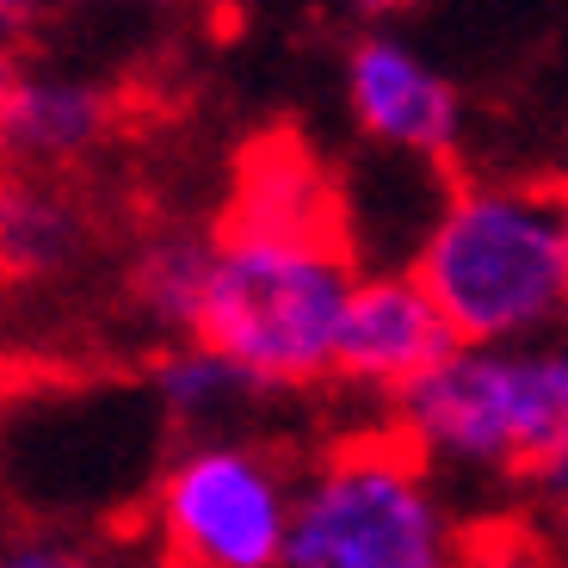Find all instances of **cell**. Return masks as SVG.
I'll return each mask as SVG.
<instances>
[{
	"label": "cell",
	"instance_id": "obj_15",
	"mask_svg": "<svg viewBox=\"0 0 568 568\" xmlns=\"http://www.w3.org/2000/svg\"><path fill=\"white\" fill-rule=\"evenodd\" d=\"M526 488H531V495H538L550 513H562V519H568V420H562V439H556V452L526 476Z\"/></svg>",
	"mask_w": 568,
	"mask_h": 568
},
{
	"label": "cell",
	"instance_id": "obj_13",
	"mask_svg": "<svg viewBox=\"0 0 568 568\" xmlns=\"http://www.w3.org/2000/svg\"><path fill=\"white\" fill-rule=\"evenodd\" d=\"M464 568H562V556H556L538 531L495 526V531H476V538H469Z\"/></svg>",
	"mask_w": 568,
	"mask_h": 568
},
{
	"label": "cell",
	"instance_id": "obj_17",
	"mask_svg": "<svg viewBox=\"0 0 568 568\" xmlns=\"http://www.w3.org/2000/svg\"><path fill=\"white\" fill-rule=\"evenodd\" d=\"M43 7H50V0H0V31L19 38L26 26H38V19H43Z\"/></svg>",
	"mask_w": 568,
	"mask_h": 568
},
{
	"label": "cell",
	"instance_id": "obj_19",
	"mask_svg": "<svg viewBox=\"0 0 568 568\" xmlns=\"http://www.w3.org/2000/svg\"><path fill=\"white\" fill-rule=\"evenodd\" d=\"M556 223H562V247H568V180L556 185Z\"/></svg>",
	"mask_w": 568,
	"mask_h": 568
},
{
	"label": "cell",
	"instance_id": "obj_20",
	"mask_svg": "<svg viewBox=\"0 0 568 568\" xmlns=\"http://www.w3.org/2000/svg\"><path fill=\"white\" fill-rule=\"evenodd\" d=\"M87 7H112V0H87Z\"/></svg>",
	"mask_w": 568,
	"mask_h": 568
},
{
	"label": "cell",
	"instance_id": "obj_6",
	"mask_svg": "<svg viewBox=\"0 0 568 568\" xmlns=\"http://www.w3.org/2000/svg\"><path fill=\"white\" fill-rule=\"evenodd\" d=\"M457 346L464 341L452 334L433 291L414 278V266H384V272H365L353 303H346L334 377L365 389V396L396 402L402 389L420 384L426 371H439Z\"/></svg>",
	"mask_w": 568,
	"mask_h": 568
},
{
	"label": "cell",
	"instance_id": "obj_3",
	"mask_svg": "<svg viewBox=\"0 0 568 568\" xmlns=\"http://www.w3.org/2000/svg\"><path fill=\"white\" fill-rule=\"evenodd\" d=\"M389 433L452 476H531L568 420V334L531 346H457L389 402Z\"/></svg>",
	"mask_w": 568,
	"mask_h": 568
},
{
	"label": "cell",
	"instance_id": "obj_11",
	"mask_svg": "<svg viewBox=\"0 0 568 568\" xmlns=\"http://www.w3.org/2000/svg\"><path fill=\"white\" fill-rule=\"evenodd\" d=\"M272 389L254 371H242L229 353L204 341H168L149 358V402L168 426H180L185 439L199 433H235L242 414H254Z\"/></svg>",
	"mask_w": 568,
	"mask_h": 568
},
{
	"label": "cell",
	"instance_id": "obj_4",
	"mask_svg": "<svg viewBox=\"0 0 568 568\" xmlns=\"http://www.w3.org/2000/svg\"><path fill=\"white\" fill-rule=\"evenodd\" d=\"M469 531L457 526L439 469L396 433L346 439L297 483V519L284 568H464Z\"/></svg>",
	"mask_w": 568,
	"mask_h": 568
},
{
	"label": "cell",
	"instance_id": "obj_5",
	"mask_svg": "<svg viewBox=\"0 0 568 568\" xmlns=\"http://www.w3.org/2000/svg\"><path fill=\"white\" fill-rule=\"evenodd\" d=\"M297 483L242 433H199L155 469L149 519L173 568H284Z\"/></svg>",
	"mask_w": 568,
	"mask_h": 568
},
{
	"label": "cell",
	"instance_id": "obj_1",
	"mask_svg": "<svg viewBox=\"0 0 568 568\" xmlns=\"http://www.w3.org/2000/svg\"><path fill=\"white\" fill-rule=\"evenodd\" d=\"M414 278L464 346L556 341L568 322V247L556 192L519 180H464L433 204L414 242Z\"/></svg>",
	"mask_w": 568,
	"mask_h": 568
},
{
	"label": "cell",
	"instance_id": "obj_16",
	"mask_svg": "<svg viewBox=\"0 0 568 568\" xmlns=\"http://www.w3.org/2000/svg\"><path fill=\"white\" fill-rule=\"evenodd\" d=\"M19 81H26V62H19V38L0 31V130H7V105H13Z\"/></svg>",
	"mask_w": 568,
	"mask_h": 568
},
{
	"label": "cell",
	"instance_id": "obj_7",
	"mask_svg": "<svg viewBox=\"0 0 568 568\" xmlns=\"http://www.w3.org/2000/svg\"><path fill=\"white\" fill-rule=\"evenodd\" d=\"M346 105L353 124L402 161H445L464 136V93L389 31H365L346 50Z\"/></svg>",
	"mask_w": 568,
	"mask_h": 568
},
{
	"label": "cell",
	"instance_id": "obj_8",
	"mask_svg": "<svg viewBox=\"0 0 568 568\" xmlns=\"http://www.w3.org/2000/svg\"><path fill=\"white\" fill-rule=\"evenodd\" d=\"M112 118L118 105L100 81L62 69H26L13 105H7V130H0V168L57 180L112 136Z\"/></svg>",
	"mask_w": 568,
	"mask_h": 568
},
{
	"label": "cell",
	"instance_id": "obj_12",
	"mask_svg": "<svg viewBox=\"0 0 568 568\" xmlns=\"http://www.w3.org/2000/svg\"><path fill=\"white\" fill-rule=\"evenodd\" d=\"M211 260H216V235H155L130 260V310L168 341H192L199 334V310H204V284H211Z\"/></svg>",
	"mask_w": 568,
	"mask_h": 568
},
{
	"label": "cell",
	"instance_id": "obj_2",
	"mask_svg": "<svg viewBox=\"0 0 568 568\" xmlns=\"http://www.w3.org/2000/svg\"><path fill=\"white\" fill-rule=\"evenodd\" d=\"M358 278L341 235H235L216 229V260L192 341L229 353L260 384L315 389L334 377Z\"/></svg>",
	"mask_w": 568,
	"mask_h": 568
},
{
	"label": "cell",
	"instance_id": "obj_14",
	"mask_svg": "<svg viewBox=\"0 0 568 568\" xmlns=\"http://www.w3.org/2000/svg\"><path fill=\"white\" fill-rule=\"evenodd\" d=\"M0 568H105L100 550H87L69 531H19L0 544Z\"/></svg>",
	"mask_w": 568,
	"mask_h": 568
},
{
	"label": "cell",
	"instance_id": "obj_18",
	"mask_svg": "<svg viewBox=\"0 0 568 568\" xmlns=\"http://www.w3.org/2000/svg\"><path fill=\"white\" fill-rule=\"evenodd\" d=\"M358 19H389V13H402V7H414V0H346Z\"/></svg>",
	"mask_w": 568,
	"mask_h": 568
},
{
	"label": "cell",
	"instance_id": "obj_9",
	"mask_svg": "<svg viewBox=\"0 0 568 568\" xmlns=\"http://www.w3.org/2000/svg\"><path fill=\"white\" fill-rule=\"evenodd\" d=\"M216 229L235 235H341V192L297 136H260L235 168V199ZM346 242V235H341Z\"/></svg>",
	"mask_w": 568,
	"mask_h": 568
},
{
	"label": "cell",
	"instance_id": "obj_10",
	"mask_svg": "<svg viewBox=\"0 0 568 568\" xmlns=\"http://www.w3.org/2000/svg\"><path fill=\"white\" fill-rule=\"evenodd\" d=\"M87 254V211L62 180L0 168V284H50Z\"/></svg>",
	"mask_w": 568,
	"mask_h": 568
}]
</instances>
